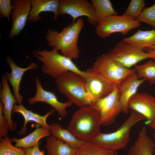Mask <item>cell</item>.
<instances>
[{
    "instance_id": "cell-7",
    "label": "cell",
    "mask_w": 155,
    "mask_h": 155,
    "mask_svg": "<svg viewBox=\"0 0 155 155\" xmlns=\"http://www.w3.org/2000/svg\"><path fill=\"white\" fill-rule=\"evenodd\" d=\"M141 23L132 17L122 15L109 16L99 23L96 33L102 38H105L116 32L125 35L131 30L140 27Z\"/></svg>"
},
{
    "instance_id": "cell-26",
    "label": "cell",
    "mask_w": 155,
    "mask_h": 155,
    "mask_svg": "<svg viewBox=\"0 0 155 155\" xmlns=\"http://www.w3.org/2000/svg\"><path fill=\"white\" fill-rule=\"evenodd\" d=\"M138 78H145L151 84H155V61L151 59L145 63L134 66Z\"/></svg>"
},
{
    "instance_id": "cell-33",
    "label": "cell",
    "mask_w": 155,
    "mask_h": 155,
    "mask_svg": "<svg viewBox=\"0 0 155 155\" xmlns=\"http://www.w3.org/2000/svg\"><path fill=\"white\" fill-rule=\"evenodd\" d=\"M39 143L34 147L24 150L25 155H44L43 150L41 151L39 148Z\"/></svg>"
},
{
    "instance_id": "cell-25",
    "label": "cell",
    "mask_w": 155,
    "mask_h": 155,
    "mask_svg": "<svg viewBox=\"0 0 155 155\" xmlns=\"http://www.w3.org/2000/svg\"><path fill=\"white\" fill-rule=\"evenodd\" d=\"M95 11L98 23L106 18L112 15H118L109 0H91Z\"/></svg>"
},
{
    "instance_id": "cell-10",
    "label": "cell",
    "mask_w": 155,
    "mask_h": 155,
    "mask_svg": "<svg viewBox=\"0 0 155 155\" xmlns=\"http://www.w3.org/2000/svg\"><path fill=\"white\" fill-rule=\"evenodd\" d=\"M58 14L70 15L73 19L72 23L75 22L77 18L84 16L87 17V21L90 25L96 27L98 24L94 7L87 0H59Z\"/></svg>"
},
{
    "instance_id": "cell-30",
    "label": "cell",
    "mask_w": 155,
    "mask_h": 155,
    "mask_svg": "<svg viewBox=\"0 0 155 155\" xmlns=\"http://www.w3.org/2000/svg\"><path fill=\"white\" fill-rule=\"evenodd\" d=\"M137 20L155 28V2L150 7L144 8Z\"/></svg>"
},
{
    "instance_id": "cell-2",
    "label": "cell",
    "mask_w": 155,
    "mask_h": 155,
    "mask_svg": "<svg viewBox=\"0 0 155 155\" xmlns=\"http://www.w3.org/2000/svg\"><path fill=\"white\" fill-rule=\"evenodd\" d=\"M99 116L90 105L80 107L73 114L67 128L78 139L91 142L100 132Z\"/></svg>"
},
{
    "instance_id": "cell-3",
    "label": "cell",
    "mask_w": 155,
    "mask_h": 155,
    "mask_svg": "<svg viewBox=\"0 0 155 155\" xmlns=\"http://www.w3.org/2000/svg\"><path fill=\"white\" fill-rule=\"evenodd\" d=\"M33 53L38 60L41 62V71L55 79L60 77L68 71L78 73L85 78L86 71L80 70L69 57L59 53L55 48L51 51L46 49L36 50Z\"/></svg>"
},
{
    "instance_id": "cell-21",
    "label": "cell",
    "mask_w": 155,
    "mask_h": 155,
    "mask_svg": "<svg viewBox=\"0 0 155 155\" xmlns=\"http://www.w3.org/2000/svg\"><path fill=\"white\" fill-rule=\"evenodd\" d=\"M122 39L137 48L143 49L155 45V30H139L131 36Z\"/></svg>"
},
{
    "instance_id": "cell-16",
    "label": "cell",
    "mask_w": 155,
    "mask_h": 155,
    "mask_svg": "<svg viewBox=\"0 0 155 155\" xmlns=\"http://www.w3.org/2000/svg\"><path fill=\"white\" fill-rule=\"evenodd\" d=\"M8 82L7 78L4 74L1 77L0 99L3 106L4 115L9 124V130L13 131L16 129L17 125L15 122L12 119L11 113L14 106L17 102L11 93Z\"/></svg>"
},
{
    "instance_id": "cell-4",
    "label": "cell",
    "mask_w": 155,
    "mask_h": 155,
    "mask_svg": "<svg viewBox=\"0 0 155 155\" xmlns=\"http://www.w3.org/2000/svg\"><path fill=\"white\" fill-rule=\"evenodd\" d=\"M145 119V118L141 114L132 111L129 118L115 131L109 133L100 132L91 142L113 151L124 148L129 142L131 128L138 122Z\"/></svg>"
},
{
    "instance_id": "cell-14",
    "label": "cell",
    "mask_w": 155,
    "mask_h": 155,
    "mask_svg": "<svg viewBox=\"0 0 155 155\" xmlns=\"http://www.w3.org/2000/svg\"><path fill=\"white\" fill-rule=\"evenodd\" d=\"M35 82L36 93L34 96L28 99V103L32 105L38 102H45L52 106L61 117H65L67 113V108L73 104L72 102L69 101L64 102L59 101L54 93L44 89L38 77H35Z\"/></svg>"
},
{
    "instance_id": "cell-17",
    "label": "cell",
    "mask_w": 155,
    "mask_h": 155,
    "mask_svg": "<svg viewBox=\"0 0 155 155\" xmlns=\"http://www.w3.org/2000/svg\"><path fill=\"white\" fill-rule=\"evenodd\" d=\"M146 81L145 78L139 79L135 72L129 76L123 81L119 86L122 112L125 114L128 113V103L129 99L137 93L139 87Z\"/></svg>"
},
{
    "instance_id": "cell-37",
    "label": "cell",
    "mask_w": 155,
    "mask_h": 155,
    "mask_svg": "<svg viewBox=\"0 0 155 155\" xmlns=\"http://www.w3.org/2000/svg\"></svg>"
},
{
    "instance_id": "cell-29",
    "label": "cell",
    "mask_w": 155,
    "mask_h": 155,
    "mask_svg": "<svg viewBox=\"0 0 155 155\" xmlns=\"http://www.w3.org/2000/svg\"><path fill=\"white\" fill-rule=\"evenodd\" d=\"M145 6L144 0H131L123 14L137 20Z\"/></svg>"
},
{
    "instance_id": "cell-13",
    "label": "cell",
    "mask_w": 155,
    "mask_h": 155,
    "mask_svg": "<svg viewBox=\"0 0 155 155\" xmlns=\"http://www.w3.org/2000/svg\"><path fill=\"white\" fill-rule=\"evenodd\" d=\"M12 4L13 6L10 15L12 23L9 35L11 39L18 35L24 29L31 8V0H14Z\"/></svg>"
},
{
    "instance_id": "cell-24",
    "label": "cell",
    "mask_w": 155,
    "mask_h": 155,
    "mask_svg": "<svg viewBox=\"0 0 155 155\" xmlns=\"http://www.w3.org/2000/svg\"><path fill=\"white\" fill-rule=\"evenodd\" d=\"M155 144L148 135H140L130 147L127 155H152Z\"/></svg>"
},
{
    "instance_id": "cell-27",
    "label": "cell",
    "mask_w": 155,
    "mask_h": 155,
    "mask_svg": "<svg viewBox=\"0 0 155 155\" xmlns=\"http://www.w3.org/2000/svg\"><path fill=\"white\" fill-rule=\"evenodd\" d=\"M75 155H118L117 151L102 147L90 142L77 149Z\"/></svg>"
},
{
    "instance_id": "cell-23",
    "label": "cell",
    "mask_w": 155,
    "mask_h": 155,
    "mask_svg": "<svg viewBox=\"0 0 155 155\" xmlns=\"http://www.w3.org/2000/svg\"><path fill=\"white\" fill-rule=\"evenodd\" d=\"M49 126L51 135L66 143L75 149L80 148L86 143L77 138L67 128H62L59 123H52Z\"/></svg>"
},
{
    "instance_id": "cell-12",
    "label": "cell",
    "mask_w": 155,
    "mask_h": 155,
    "mask_svg": "<svg viewBox=\"0 0 155 155\" xmlns=\"http://www.w3.org/2000/svg\"><path fill=\"white\" fill-rule=\"evenodd\" d=\"M128 108L143 115L149 125L155 119V96L146 92L136 93L129 99Z\"/></svg>"
},
{
    "instance_id": "cell-8",
    "label": "cell",
    "mask_w": 155,
    "mask_h": 155,
    "mask_svg": "<svg viewBox=\"0 0 155 155\" xmlns=\"http://www.w3.org/2000/svg\"><path fill=\"white\" fill-rule=\"evenodd\" d=\"M120 97L119 86H115L110 94L90 104L98 114L101 126L111 125L116 117L122 112Z\"/></svg>"
},
{
    "instance_id": "cell-22",
    "label": "cell",
    "mask_w": 155,
    "mask_h": 155,
    "mask_svg": "<svg viewBox=\"0 0 155 155\" xmlns=\"http://www.w3.org/2000/svg\"><path fill=\"white\" fill-rule=\"evenodd\" d=\"M45 148L48 155H75L77 149L51 135L47 137Z\"/></svg>"
},
{
    "instance_id": "cell-9",
    "label": "cell",
    "mask_w": 155,
    "mask_h": 155,
    "mask_svg": "<svg viewBox=\"0 0 155 155\" xmlns=\"http://www.w3.org/2000/svg\"><path fill=\"white\" fill-rule=\"evenodd\" d=\"M112 59L130 69L141 61L148 59L147 53L123 39L119 41L107 53Z\"/></svg>"
},
{
    "instance_id": "cell-36",
    "label": "cell",
    "mask_w": 155,
    "mask_h": 155,
    "mask_svg": "<svg viewBox=\"0 0 155 155\" xmlns=\"http://www.w3.org/2000/svg\"><path fill=\"white\" fill-rule=\"evenodd\" d=\"M154 138L155 139V133L154 134Z\"/></svg>"
},
{
    "instance_id": "cell-19",
    "label": "cell",
    "mask_w": 155,
    "mask_h": 155,
    "mask_svg": "<svg viewBox=\"0 0 155 155\" xmlns=\"http://www.w3.org/2000/svg\"><path fill=\"white\" fill-rule=\"evenodd\" d=\"M55 111L56 110L52 108L44 115L41 116L27 109L22 104H15L13 107L12 113H18L20 114L22 116L24 119L23 126L18 132V134L21 135L26 133L27 129L26 126L28 122L30 121L34 122L41 126L49 129V126L46 122V119L49 116L53 114Z\"/></svg>"
},
{
    "instance_id": "cell-20",
    "label": "cell",
    "mask_w": 155,
    "mask_h": 155,
    "mask_svg": "<svg viewBox=\"0 0 155 155\" xmlns=\"http://www.w3.org/2000/svg\"><path fill=\"white\" fill-rule=\"evenodd\" d=\"M51 135L49 129L41 126H37L33 132L26 136L20 139L13 137L11 141L15 143V146L24 150L34 147L39 143L38 141L40 139Z\"/></svg>"
},
{
    "instance_id": "cell-28",
    "label": "cell",
    "mask_w": 155,
    "mask_h": 155,
    "mask_svg": "<svg viewBox=\"0 0 155 155\" xmlns=\"http://www.w3.org/2000/svg\"><path fill=\"white\" fill-rule=\"evenodd\" d=\"M7 136L0 139V155H25L22 148L13 146Z\"/></svg>"
},
{
    "instance_id": "cell-11",
    "label": "cell",
    "mask_w": 155,
    "mask_h": 155,
    "mask_svg": "<svg viewBox=\"0 0 155 155\" xmlns=\"http://www.w3.org/2000/svg\"><path fill=\"white\" fill-rule=\"evenodd\" d=\"M85 71L86 91L92 103L107 96L113 91L115 86L110 82L90 68Z\"/></svg>"
},
{
    "instance_id": "cell-31",
    "label": "cell",
    "mask_w": 155,
    "mask_h": 155,
    "mask_svg": "<svg viewBox=\"0 0 155 155\" xmlns=\"http://www.w3.org/2000/svg\"><path fill=\"white\" fill-rule=\"evenodd\" d=\"M13 8L11 0H0V17L5 18L9 21L11 13Z\"/></svg>"
},
{
    "instance_id": "cell-1",
    "label": "cell",
    "mask_w": 155,
    "mask_h": 155,
    "mask_svg": "<svg viewBox=\"0 0 155 155\" xmlns=\"http://www.w3.org/2000/svg\"><path fill=\"white\" fill-rule=\"evenodd\" d=\"M84 26V21L80 18L74 23L64 27L60 32L48 29L45 38L48 45L60 51L62 54L72 59H77L80 53L78 40Z\"/></svg>"
},
{
    "instance_id": "cell-34",
    "label": "cell",
    "mask_w": 155,
    "mask_h": 155,
    "mask_svg": "<svg viewBox=\"0 0 155 155\" xmlns=\"http://www.w3.org/2000/svg\"><path fill=\"white\" fill-rule=\"evenodd\" d=\"M144 49L147 53L149 58L155 61V45L146 48Z\"/></svg>"
},
{
    "instance_id": "cell-35",
    "label": "cell",
    "mask_w": 155,
    "mask_h": 155,
    "mask_svg": "<svg viewBox=\"0 0 155 155\" xmlns=\"http://www.w3.org/2000/svg\"><path fill=\"white\" fill-rule=\"evenodd\" d=\"M149 126L152 128L154 129H155V119L153 123Z\"/></svg>"
},
{
    "instance_id": "cell-6",
    "label": "cell",
    "mask_w": 155,
    "mask_h": 155,
    "mask_svg": "<svg viewBox=\"0 0 155 155\" xmlns=\"http://www.w3.org/2000/svg\"><path fill=\"white\" fill-rule=\"evenodd\" d=\"M89 68L116 86H119L126 78L136 72L134 69L127 68L115 61L107 53L98 56Z\"/></svg>"
},
{
    "instance_id": "cell-32",
    "label": "cell",
    "mask_w": 155,
    "mask_h": 155,
    "mask_svg": "<svg viewBox=\"0 0 155 155\" xmlns=\"http://www.w3.org/2000/svg\"><path fill=\"white\" fill-rule=\"evenodd\" d=\"M3 106L0 102V139L7 136L9 125L7 121L3 115Z\"/></svg>"
},
{
    "instance_id": "cell-18",
    "label": "cell",
    "mask_w": 155,
    "mask_h": 155,
    "mask_svg": "<svg viewBox=\"0 0 155 155\" xmlns=\"http://www.w3.org/2000/svg\"><path fill=\"white\" fill-rule=\"evenodd\" d=\"M31 8L28 20L34 23L42 20L40 14L43 12H52L54 13V19L56 20L59 16L58 10L59 0H31Z\"/></svg>"
},
{
    "instance_id": "cell-15",
    "label": "cell",
    "mask_w": 155,
    "mask_h": 155,
    "mask_svg": "<svg viewBox=\"0 0 155 155\" xmlns=\"http://www.w3.org/2000/svg\"><path fill=\"white\" fill-rule=\"evenodd\" d=\"M6 62L11 69V73L6 71L5 73L8 80L11 84L13 90L14 96L18 104H22L23 98L20 92L21 89L20 84L23 74L26 71L38 68L36 63H32L26 68L19 67L11 59L10 57L7 56L5 59Z\"/></svg>"
},
{
    "instance_id": "cell-5",
    "label": "cell",
    "mask_w": 155,
    "mask_h": 155,
    "mask_svg": "<svg viewBox=\"0 0 155 155\" xmlns=\"http://www.w3.org/2000/svg\"><path fill=\"white\" fill-rule=\"evenodd\" d=\"M59 91L73 104L80 108L92 103L86 91L84 77L72 71H68L55 79Z\"/></svg>"
}]
</instances>
